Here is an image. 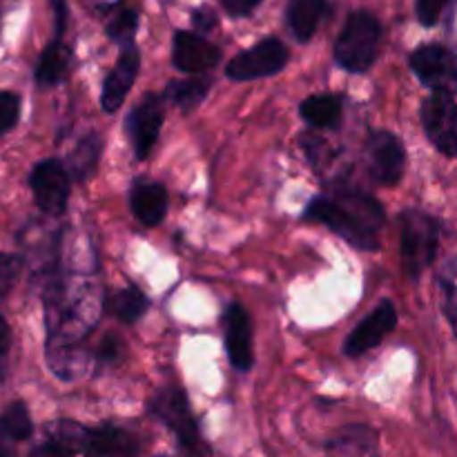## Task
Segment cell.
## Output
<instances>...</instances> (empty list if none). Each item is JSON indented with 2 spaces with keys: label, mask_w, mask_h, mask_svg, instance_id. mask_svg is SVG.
I'll return each instance as SVG.
<instances>
[{
  "label": "cell",
  "mask_w": 457,
  "mask_h": 457,
  "mask_svg": "<svg viewBox=\"0 0 457 457\" xmlns=\"http://www.w3.org/2000/svg\"><path fill=\"white\" fill-rule=\"evenodd\" d=\"M303 217L324 223L335 235L361 250L378 248V232L386 219L382 205L373 196L353 187H337L333 196L312 199Z\"/></svg>",
  "instance_id": "6da1fadb"
},
{
  "label": "cell",
  "mask_w": 457,
  "mask_h": 457,
  "mask_svg": "<svg viewBox=\"0 0 457 457\" xmlns=\"http://www.w3.org/2000/svg\"><path fill=\"white\" fill-rule=\"evenodd\" d=\"M49 437L65 446L71 455L83 457H138L141 442L134 433L125 428L103 424V427L85 428L71 422H56L49 427Z\"/></svg>",
  "instance_id": "7a4b0ae2"
},
{
  "label": "cell",
  "mask_w": 457,
  "mask_h": 457,
  "mask_svg": "<svg viewBox=\"0 0 457 457\" xmlns=\"http://www.w3.org/2000/svg\"><path fill=\"white\" fill-rule=\"evenodd\" d=\"M150 413L174 433L179 446L187 457H210V446L201 437L199 424H196L186 393L181 388L170 386L156 391L150 400Z\"/></svg>",
  "instance_id": "3957f363"
},
{
  "label": "cell",
  "mask_w": 457,
  "mask_h": 457,
  "mask_svg": "<svg viewBox=\"0 0 457 457\" xmlns=\"http://www.w3.org/2000/svg\"><path fill=\"white\" fill-rule=\"evenodd\" d=\"M379 38L382 27L378 18L369 12H353L335 43V61L346 71L361 74L378 58Z\"/></svg>",
  "instance_id": "277c9868"
},
{
  "label": "cell",
  "mask_w": 457,
  "mask_h": 457,
  "mask_svg": "<svg viewBox=\"0 0 457 457\" xmlns=\"http://www.w3.org/2000/svg\"><path fill=\"white\" fill-rule=\"evenodd\" d=\"M402 228V262L411 279H420L433 263L440 244V223L431 214L420 210H406L400 217Z\"/></svg>",
  "instance_id": "5b68a950"
},
{
  "label": "cell",
  "mask_w": 457,
  "mask_h": 457,
  "mask_svg": "<svg viewBox=\"0 0 457 457\" xmlns=\"http://www.w3.org/2000/svg\"><path fill=\"white\" fill-rule=\"evenodd\" d=\"M411 70L415 71L424 87L433 94H457V52L445 45H422L409 58Z\"/></svg>",
  "instance_id": "8992f818"
},
{
  "label": "cell",
  "mask_w": 457,
  "mask_h": 457,
  "mask_svg": "<svg viewBox=\"0 0 457 457\" xmlns=\"http://www.w3.org/2000/svg\"><path fill=\"white\" fill-rule=\"evenodd\" d=\"M288 62V49L281 40L266 38L254 47L237 54L226 67L228 79L232 80H257L281 71Z\"/></svg>",
  "instance_id": "52a82bcc"
},
{
  "label": "cell",
  "mask_w": 457,
  "mask_h": 457,
  "mask_svg": "<svg viewBox=\"0 0 457 457\" xmlns=\"http://www.w3.org/2000/svg\"><path fill=\"white\" fill-rule=\"evenodd\" d=\"M422 125L427 137L449 159H457V103L446 94H431L422 103Z\"/></svg>",
  "instance_id": "ba28073f"
},
{
  "label": "cell",
  "mask_w": 457,
  "mask_h": 457,
  "mask_svg": "<svg viewBox=\"0 0 457 457\" xmlns=\"http://www.w3.org/2000/svg\"><path fill=\"white\" fill-rule=\"evenodd\" d=\"M34 201L45 214L58 217L67 210L70 201V172L56 159H45L31 170L29 177Z\"/></svg>",
  "instance_id": "9c48e42d"
},
{
  "label": "cell",
  "mask_w": 457,
  "mask_h": 457,
  "mask_svg": "<svg viewBox=\"0 0 457 457\" xmlns=\"http://www.w3.org/2000/svg\"><path fill=\"white\" fill-rule=\"evenodd\" d=\"M366 168L379 186H395L404 177L406 152L400 138L391 132H373L366 145Z\"/></svg>",
  "instance_id": "30bf717a"
},
{
  "label": "cell",
  "mask_w": 457,
  "mask_h": 457,
  "mask_svg": "<svg viewBox=\"0 0 457 457\" xmlns=\"http://www.w3.org/2000/svg\"><path fill=\"white\" fill-rule=\"evenodd\" d=\"M163 116L165 105L163 98L156 94H145L134 107L132 114L128 119V132L132 138L134 154L137 159H147L150 152L154 150L156 141H159L161 128H163Z\"/></svg>",
  "instance_id": "8fae6325"
},
{
  "label": "cell",
  "mask_w": 457,
  "mask_h": 457,
  "mask_svg": "<svg viewBox=\"0 0 457 457\" xmlns=\"http://www.w3.org/2000/svg\"><path fill=\"white\" fill-rule=\"evenodd\" d=\"M395 326V303H393L391 299H384V302H379V306L375 308L370 315H366L364 321L348 335L346 344H344V353H346L348 357H361L364 353H369L370 348L379 346L382 339L386 337Z\"/></svg>",
  "instance_id": "7c38bea8"
},
{
  "label": "cell",
  "mask_w": 457,
  "mask_h": 457,
  "mask_svg": "<svg viewBox=\"0 0 457 457\" xmlns=\"http://www.w3.org/2000/svg\"><path fill=\"white\" fill-rule=\"evenodd\" d=\"M221 61V49L195 31H177L172 43V62L187 74L212 70Z\"/></svg>",
  "instance_id": "4fadbf2b"
},
{
  "label": "cell",
  "mask_w": 457,
  "mask_h": 457,
  "mask_svg": "<svg viewBox=\"0 0 457 457\" xmlns=\"http://www.w3.org/2000/svg\"><path fill=\"white\" fill-rule=\"evenodd\" d=\"M138 67H141V54L132 45H125L120 52L119 61H116L114 70L107 74L105 83H103L101 92V107L105 112H116L123 101L128 98L129 89H132L134 80L138 76Z\"/></svg>",
  "instance_id": "5bb4252c"
},
{
  "label": "cell",
  "mask_w": 457,
  "mask_h": 457,
  "mask_svg": "<svg viewBox=\"0 0 457 457\" xmlns=\"http://www.w3.org/2000/svg\"><path fill=\"white\" fill-rule=\"evenodd\" d=\"M226 353L237 370L245 373V370L253 369V324H250L248 312L239 303L226 311Z\"/></svg>",
  "instance_id": "9a60e30c"
},
{
  "label": "cell",
  "mask_w": 457,
  "mask_h": 457,
  "mask_svg": "<svg viewBox=\"0 0 457 457\" xmlns=\"http://www.w3.org/2000/svg\"><path fill=\"white\" fill-rule=\"evenodd\" d=\"M129 205L138 221L145 228H154L163 221L168 210V192L161 183H138L129 196Z\"/></svg>",
  "instance_id": "2e32d148"
},
{
  "label": "cell",
  "mask_w": 457,
  "mask_h": 457,
  "mask_svg": "<svg viewBox=\"0 0 457 457\" xmlns=\"http://www.w3.org/2000/svg\"><path fill=\"white\" fill-rule=\"evenodd\" d=\"M326 0H290L288 3V27L295 34V38L306 43L312 38V34L320 27L321 18H324Z\"/></svg>",
  "instance_id": "e0dca14e"
},
{
  "label": "cell",
  "mask_w": 457,
  "mask_h": 457,
  "mask_svg": "<svg viewBox=\"0 0 457 457\" xmlns=\"http://www.w3.org/2000/svg\"><path fill=\"white\" fill-rule=\"evenodd\" d=\"M70 67L71 49L56 38L54 43L47 45V49L40 56L38 67H36V80L43 87H52V85L62 83L70 76Z\"/></svg>",
  "instance_id": "ac0fdd59"
},
{
  "label": "cell",
  "mask_w": 457,
  "mask_h": 457,
  "mask_svg": "<svg viewBox=\"0 0 457 457\" xmlns=\"http://www.w3.org/2000/svg\"><path fill=\"white\" fill-rule=\"evenodd\" d=\"M299 112L312 128H330L342 116V98L335 94H315L302 103Z\"/></svg>",
  "instance_id": "d6986e66"
},
{
  "label": "cell",
  "mask_w": 457,
  "mask_h": 457,
  "mask_svg": "<svg viewBox=\"0 0 457 457\" xmlns=\"http://www.w3.org/2000/svg\"><path fill=\"white\" fill-rule=\"evenodd\" d=\"M101 152H103V141L98 134H87L79 141V145L71 150L70 154V177L79 179V181H85L94 174L96 170L98 159H101Z\"/></svg>",
  "instance_id": "ffe728a7"
},
{
  "label": "cell",
  "mask_w": 457,
  "mask_h": 457,
  "mask_svg": "<svg viewBox=\"0 0 457 457\" xmlns=\"http://www.w3.org/2000/svg\"><path fill=\"white\" fill-rule=\"evenodd\" d=\"M34 433L29 409L22 402H13L0 413V440L25 442Z\"/></svg>",
  "instance_id": "44dd1931"
},
{
  "label": "cell",
  "mask_w": 457,
  "mask_h": 457,
  "mask_svg": "<svg viewBox=\"0 0 457 457\" xmlns=\"http://www.w3.org/2000/svg\"><path fill=\"white\" fill-rule=\"evenodd\" d=\"M210 79H187V80H172L165 89V98L172 101L174 105L181 107L183 112H190L208 96Z\"/></svg>",
  "instance_id": "7402d4cb"
},
{
  "label": "cell",
  "mask_w": 457,
  "mask_h": 457,
  "mask_svg": "<svg viewBox=\"0 0 457 457\" xmlns=\"http://www.w3.org/2000/svg\"><path fill=\"white\" fill-rule=\"evenodd\" d=\"M110 312L123 324H134L141 320L147 311V297L137 288V286H128V288L119 290L114 297L110 299Z\"/></svg>",
  "instance_id": "603a6c76"
},
{
  "label": "cell",
  "mask_w": 457,
  "mask_h": 457,
  "mask_svg": "<svg viewBox=\"0 0 457 457\" xmlns=\"http://www.w3.org/2000/svg\"><path fill=\"white\" fill-rule=\"evenodd\" d=\"M442 290V311L457 337V257H451L437 275Z\"/></svg>",
  "instance_id": "cb8c5ba5"
},
{
  "label": "cell",
  "mask_w": 457,
  "mask_h": 457,
  "mask_svg": "<svg viewBox=\"0 0 457 457\" xmlns=\"http://www.w3.org/2000/svg\"><path fill=\"white\" fill-rule=\"evenodd\" d=\"M137 27H138L137 12L123 7L119 9L110 21H107V36L125 47V45H132L134 34H137Z\"/></svg>",
  "instance_id": "d4e9b609"
},
{
  "label": "cell",
  "mask_w": 457,
  "mask_h": 457,
  "mask_svg": "<svg viewBox=\"0 0 457 457\" xmlns=\"http://www.w3.org/2000/svg\"><path fill=\"white\" fill-rule=\"evenodd\" d=\"M22 270V259L12 253H0V299L7 297Z\"/></svg>",
  "instance_id": "484cf974"
},
{
  "label": "cell",
  "mask_w": 457,
  "mask_h": 457,
  "mask_svg": "<svg viewBox=\"0 0 457 457\" xmlns=\"http://www.w3.org/2000/svg\"><path fill=\"white\" fill-rule=\"evenodd\" d=\"M21 116V98L13 92H0V134L16 128Z\"/></svg>",
  "instance_id": "4316f807"
},
{
  "label": "cell",
  "mask_w": 457,
  "mask_h": 457,
  "mask_svg": "<svg viewBox=\"0 0 457 457\" xmlns=\"http://www.w3.org/2000/svg\"><path fill=\"white\" fill-rule=\"evenodd\" d=\"M449 0H418V18L424 27H433L440 21Z\"/></svg>",
  "instance_id": "83f0119b"
},
{
  "label": "cell",
  "mask_w": 457,
  "mask_h": 457,
  "mask_svg": "<svg viewBox=\"0 0 457 457\" xmlns=\"http://www.w3.org/2000/svg\"><path fill=\"white\" fill-rule=\"evenodd\" d=\"M29 457H74V455H71L65 446L58 445L56 440L49 437V440L43 442V445L34 446V451H31Z\"/></svg>",
  "instance_id": "f1b7e54d"
},
{
  "label": "cell",
  "mask_w": 457,
  "mask_h": 457,
  "mask_svg": "<svg viewBox=\"0 0 457 457\" xmlns=\"http://www.w3.org/2000/svg\"><path fill=\"white\" fill-rule=\"evenodd\" d=\"M259 4H262V0H223L226 12L235 18L248 16V13H253L254 9L259 7Z\"/></svg>",
  "instance_id": "f546056e"
},
{
  "label": "cell",
  "mask_w": 457,
  "mask_h": 457,
  "mask_svg": "<svg viewBox=\"0 0 457 457\" xmlns=\"http://www.w3.org/2000/svg\"><path fill=\"white\" fill-rule=\"evenodd\" d=\"M119 353H120V344L116 342L114 337H107L105 342L101 344V351H98V360L110 361V360H114V357H119Z\"/></svg>",
  "instance_id": "4dcf8cb0"
},
{
  "label": "cell",
  "mask_w": 457,
  "mask_h": 457,
  "mask_svg": "<svg viewBox=\"0 0 457 457\" xmlns=\"http://www.w3.org/2000/svg\"><path fill=\"white\" fill-rule=\"evenodd\" d=\"M214 21H217V18H214V13L208 12V9H199V12L192 13V22H195L199 29H210V27L214 25Z\"/></svg>",
  "instance_id": "1f68e13d"
},
{
  "label": "cell",
  "mask_w": 457,
  "mask_h": 457,
  "mask_svg": "<svg viewBox=\"0 0 457 457\" xmlns=\"http://www.w3.org/2000/svg\"><path fill=\"white\" fill-rule=\"evenodd\" d=\"M9 346H12V330H9L7 321L0 315V360L9 353Z\"/></svg>",
  "instance_id": "d6a6232c"
},
{
  "label": "cell",
  "mask_w": 457,
  "mask_h": 457,
  "mask_svg": "<svg viewBox=\"0 0 457 457\" xmlns=\"http://www.w3.org/2000/svg\"><path fill=\"white\" fill-rule=\"evenodd\" d=\"M0 457H18L16 449L12 446V442L0 440Z\"/></svg>",
  "instance_id": "836d02e7"
},
{
  "label": "cell",
  "mask_w": 457,
  "mask_h": 457,
  "mask_svg": "<svg viewBox=\"0 0 457 457\" xmlns=\"http://www.w3.org/2000/svg\"><path fill=\"white\" fill-rule=\"evenodd\" d=\"M453 27H455V31H457V9H455V16H453Z\"/></svg>",
  "instance_id": "e575fe53"
}]
</instances>
